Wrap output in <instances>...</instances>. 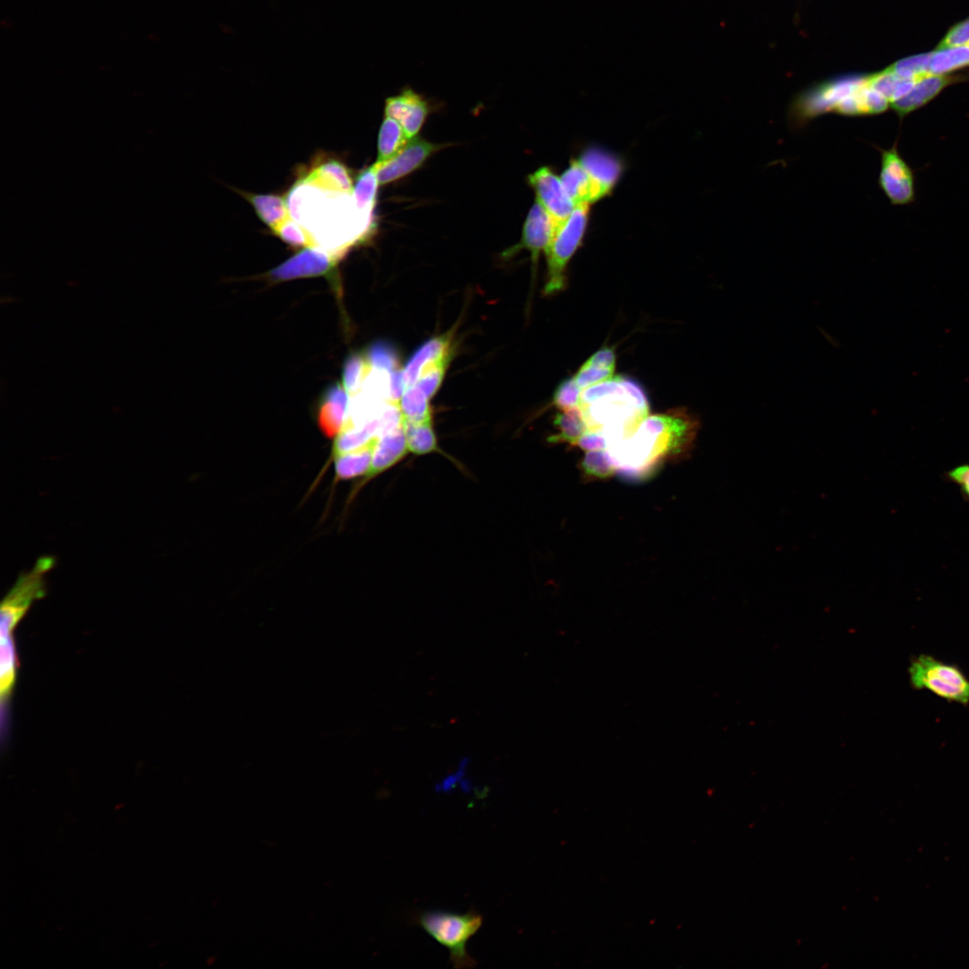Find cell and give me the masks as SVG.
Returning a JSON list of instances; mask_svg holds the SVG:
<instances>
[{
  "label": "cell",
  "instance_id": "cell-1",
  "mask_svg": "<svg viewBox=\"0 0 969 969\" xmlns=\"http://www.w3.org/2000/svg\"><path fill=\"white\" fill-rule=\"evenodd\" d=\"M700 422L685 408L648 415L633 434L608 449L616 471L629 477L650 474L663 460L685 457L694 447Z\"/></svg>",
  "mask_w": 969,
  "mask_h": 969
},
{
  "label": "cell",
  "instance_id": "cell-2",
  "mask_svg": "<svg viewBox=\"0 0 969 969\" xmlns=\"http://www.w3.org/2000/svg\"><path fill=\"white\" fill-rule=\"evenodd\" d=\"M579 406L589 431L605 434L609 447L633 434L649 415L645 391L635 380L624 376L583 388Z\"/></svg>",
  "mask_w": 969,
  "mask_h": 969
},
{
  "label": "cell",
  "instance_id": "cell-3",
  "mask_svg": "<svg viewBox=\"0 0 969 969\" xmlns=\"http://www.w3.org/2000/svg\"><path fill=\"white\" fill-rule=\"evenodd\" d=\"M55 558L39 557L33 567L21 573L5 595L0 608V693L5 700L11 696L17 670V654L13 631L35 600L45 596V576L54 566Z\"/></svg>",
  "mask_w": 969,
  "mask_h": 969
},
{
  "label": "cell",
  "instance_id": "cell-4",
  "mask_svg": "<svg viewBox=\"0 0 969 969\" xmlns=\"http://www.w3.org/2000/svg\"><path fill=\"white\" fill-rule=\"evenodd\" d=\"M415 923L431 938L450 952V962L455 969H471L476 961L469 955L467 945L483 924V916L476 911L456 913L429 910L418 913Z\"/></svg>",
  "mask_w": 969,
  "mask_h": 969
},
{
  "label": "cell",
  "instance_id": "cell-5",
  "mask_svg": "<svg viewBox=\"0 0 969 969\" xmlns=\"http://www.w3.org/2000/svg\"><path fill=\"white\" fill-rule=\"evenodd\" d=\"M589 205H576L571 215L561 223L546 253L547 281L545 294L562 291L566 284V267L583 240L589 221Z\"/></svg>",
  "mask_w": 969,
  "mask_h": 969
},
{
  "label": "cell",
  "instance_id": "cell-6",
  "mask_svg": "<svg viewBox=\"0 0 969 969\" xmlns=\"http://www.w3.org/2000/svg\"><path fill=\"white\" fill-rule=\"evenodd\" d=\"M909 675L916 689H927L946 700L969 703V679L955 665L921 654L911 661Z\"/></svg>",
  "mask_w": 969,
  "mask_h": 969
},
{
  "label": "cell",
  "instance_id": "cell-7",
  "mask_svg": "<svg viewBox=\"0 0 969 969\" xmlns=\"http://www.w3.org/2000/svg\"><path fill=\"white\" fill-rule=\"evenodd\" d=\"M864 75H846L824 82L799 95L791 106V116L797 122L805 121L826 112H833L837 104L851 95L865 81Z\"/></svg>",
  "mask_w": 969,
  "mask_h": 969
},
{
  "label": "cell",
  "instance_id": "cell-8",
  "mask_svg": "<svg viewBox=\"0 0 969 969\" xmlns=\"http://www.w3.org/2000/svg\"><path fill=\"white\" fill-rule=\"evenodd\" d=\"M344 256L319 246L307 247L271 269L266 277L283 282L324 275L330 274Z\"/></svg>",
  "mask_w": 969,
  "mask_h": 969
},
{
  "label": "cell",
  "instance_id": "cell-9",
  "mask_svg": "<svg viewBox=\"0 0 969 969\" xmlns=\"http://www.w3.org/2000/svg\"><path fill=\"white\" fill-rule=\"evenodd\" d=\"M877 149L881 154L878 176L880 188L892 205H903L913 202L914 175L911 167L901 156L897 144L895 143L889 149Z\"/></svg>",
  "mask_w": 969,
  "mask_h": 969
},
{
  "label": "cell",
  "instance_id": "cell-10",
  "mask_svg": "<svg viewBox=\"0 0 969 969\" xmlns=\"http://www.w3.org/2000/svg\"><path fill=\"white\" fill-rule=\"evenodd\" d=\"M528 181L537 195V201L559 226L571 215L575 204L568 196L561 178L549 167L537 169L528 177Z\"/></svg>",
  "mask_w": 969,
  "mask_h": 969
},
{
  "label": "cell",
  "instance_id": "cell-11",
  "mask_svg": "<svg viewBox=\"0 0 969 969\" xmlns=\"http://www.w3.org/2000/svg\"><path fill=\"white\" fill-rule=\"evenodd\" d=\"M440 146L420 137H414L392 159L376 163L380 186H383L408 175L417 170Z\"/></svg>",
  "mask_w": 969,
  "mask_h": 969
},
{
  "label": "cell",
  "instance_id": "cell-12",
  "mask_svg": "<svg viewBox=\"0 0 969 969\" xmlns=\"http://www.w3.org/2000/svg\"><path fill=\"white\" fill-rule=\"evenodd\" d=\"M384 111L386 116L399 122L410 140L422 128L430 112V106L423 95L410 87H406L398 94L386 100Z\"/></svg>",
  "mask_w": 969,
  "mask_h": 969
},
{
  "label": "cell",
  "instance_id": "cell-13",
  "mask_svg": "<svg viewBox=\"0 0 969 969\" xmlns=\"http://www.w3.org/2000/svg\"><path fill=\"white\" fill-rule=\"evenodd\" d=\"M557 227L552 217L536 200L527 214L520 242L514 247V250H528L535 264L539 254L546 251Z\"/></svg>",
  "mask_w": 969,
  "mask_h": 969
},
{
  "label": "cell",
  "instance_id": "cell-14",
  "mask_svg": "<svg viewBox=\"0 0 969 969\" xmlns=\"http://www.w3.org/2000/svg\"><path fill=\"white\" fill-rule=\"evenodd\" d=\"M347 393L341 384L336 383L328 387L319 399L316 422L326 438L336 437L344 425L348 403Z\"/></svg>",
  "mask_w": 969,
  "mask_h": 969
},
{
  "label": "cell",
  "instance_id": "cell-15",
  "mask_svg": "<svg viewBox=\"0 0 969 969\" xmlns=\"http://www.w3.org/2000/svg\"><path fill=\"white\" fill-rule=\"evenodd\" d=\"M956 77L948 74H925L917 77L912 90L903 98L890 104L900 118L924 106L934 99Z\"/></svg>",
  "mask_w": 969,
  "mask_h": 969
},
{
  "label": "cell",
  "instance_id": "cell-16",
  "mask_svg": "<svg viewBox=\"0 0 969 969\" xmlns=\"http://www.w3.org/2000/svg\"><path fill=\"white\" fill-rule=\"evenodd\" d=\"M578 161L588 171L603 196L608 195L622 173L621 162L612 154L596 148L582 153Z\"/></svg>",
  "mask_w": 969,
  "mask_h": 969
},
{
  "label": "cell",
  "instance_id": "cell-17",
  "mask_svg": "<svg viewBox=\"0 0 969 969\" xmlns=\"http://www.w3.org/2000/svg\"><path fill=\"white\" fill-rule=\"evenodd\" d=\"M407 451L403 424L381 435L375 447L371 467L364 476L362 484L397 464L406 456Z\"/></svg>",
  "mask_w": 969,
  "mask_h": 969
},
{
  "label": "cell",
  "instance_id": "cell-18",
  "mask_svg": "<svg viewBox=\"0 0 969 969\" xmlns=\"http://www.w3.org/2000/svg\"><path fill=\"white\" fill-rule=\"evenodd\" d=\"M575 205H590L602 197V192L578 160H573L560 177Z\"/></svg>",
  "mask_w": 969,
  "mask_h": 969
},
{
  "label": "cell",
  "instance_id": "cell-19",
  "mask_svg": "<svg viewBox=\"0 0 969 969\" xmlns=\"http://www.w3.org/2000/svg\"><path fill=\"white\" fill-rule=\"evenodd\" d=\"M334 191L353 194L354 182L347 167L336 159L320 162L301 179Z\"/></svg>",
  "mask_w": 969,
  "mask_h": 969
},
{
  "label": "cell",
  "instance_id": "cell-20",
  "mask_svg": "<svg viewBox=\"0 0 969 969\" xmlns=\"http://www.w3.org/2000/svg\"><path fill=\"white\" fill-rule=\"evenodd\" d=\"M450 355V338L447 336L433 337L424 343L410 358L403 370L406 388L415 385L423 369L438 360Z\"/></svg>",
  "mask_w": 969,
  "mask_h": 969
},
{
  "label": "cell",
  "instance_id": "cell-21",
  "mask_svg": "<svg viewBox=\"0 0 969 969\" xmlns=\"http://www.w3.org/2000/svg\"><path fill=\"white\" fill-rule=\"evenodd\" d=\"M379 438L373 437L366 444L334 458L335 480L345 481L365 476L371 467Z\"/></svg>",
  "mask_w": 969,
  "mask_h": 969
},
{
  "label": "cell",
  "instance_id": "cell-22",
  "mask_svg": "<svg viewBox=\"0 0 969 969\" xmlns=\"http://www.w3.org/2000/svg\"><path fill=\"white\" fill-rule=\"evenodd\" d=\"M238 192L252 205L260 221L272 231L291 216L287 199L275 194Z\"/></svg>",
  "mask_w": 969,
  "mask_h": 969
},
{
  "label": "cell",
  "instance_id": "cell-23",
  "mask_svg": "<svg viewBox=\"0 0 969 969\" xmlns=\"http://www.w3.org/2000/svg\"><path fill=\"white\" fill-rule=\"evenodd\" d=\"M554 425L558 432L548 437V441L552 443L564 442L576 446L579 439L589 432L579 406L560 410L554 418Z\"/></svg>",
  "mask_w": 969,
  "mask_h": 969
},
{
  "label": "cell",
  "instance_id": "cell-24",
  "mask_svg": "<svg viewBox=\"0 0 969 969\" xmlns=\"http://www.w3.org/2000/svg\"><path fill=\"white\" fill-rule=\"evenodd\" d=\"M409 140L396 119L386 116L378 135V156L376 163H383L397 155Z\"/></svg>",
  "mask_w": 969,
  "mask_h": 969
},
{
  "label": "cell",
  "instance_id": "cell-25",
  "mask_svg": "<svg viewBox=\"0 0 969 969\" xmlns=\"http://www.w3.org/2000/svg\"><path fill=\"white\" fill-rule=\"evenodd\" d=\"M379 185L375 163L360 172L354 186L352 196L361 214L371 215L376 203Z\"/></svg>",
  "mask_w": 969,
  "mask_h": 969
},
{
  "label": "cell",
  "instance_id": "cell-26",
  "mask_svg": "<svg viewBox=\"0 0 969 969\" xmlns=\"http://www.w3.org/2000/svg\"><path fill=\"white\" fill-rule=\"evenodd\" d=\"M969 65V45L938 48L930 52V74H947Z\"/></svg>",
  "mask_w": 969,
  "mask_h": 969
},
{
  "label": "cell",
  "instance_id": "cell-27",
  "mask_svg": "<svg viewBox=\"0 0 969 969\" xmlns=\"http://www.w3.org/2000/svg\"><path fill=\"white\" fill-rule=\"evenodd\" d=\"M403 426L408 451L423 455L438 450L432 421L412 422L403 419Z\"/></svg>",
  "mask_w": 969,
  "mask_h": 969
},
{
  "label": "cell",
  "instance_id": "cell-28",
  "mask_svg": "<svg viewBox=\"0 0 969 969\" xmlns=\"http://www.w3.org/2000/svg\"><path fill=\"white\" fill-rule=\"evenodd\" d=\"M428 399L416 384L407 387L399 401L403 419L412 422L432 421Z\"/></svg>",
  "mask_w": 969,
  "mask_h": 969
},
{
  "label": "cell",
  "instance_id": "cell-29",
  "mask_svg": "<svg viewBox=\"0 0 969 969\" xmlns=\"http://www.w3.org/2000/svg\"><path fill=\"white\" fill-rule=\"evenodd\" d=\"M371 368V365L362 354L353 353L347 356L344 364L343 383L344 388L351 396L359 392Z\"/></svg>",
  "mask_w": 969,
  "mask_h": 969
},
{
  "label": "cell",
  "instance_id": "cell-30",
  "mask_svg": "<svg viewBox=\"0 0 969 969\" xmlns=\"http://www.w3.org/2000/svg\"><path fill=\"white\" fill-rule=\"evenodd\" d=\"M581 473L589 479H604L616 472V466L607 450H589L581 461Z\"/></svg>",
  "mask_w": 969,
  "mask_h": 969
},
{
  "label": "cell",
  "instance_id": "cell-31",
  "mask_svg": "<svg viewBox=\"0 0 969 969\" xmlns=\"http://www.w3.org/2000/svg\"><path fill=\"white\" fill-rule=\"evenodd\" d=\"M272 232L293 248L317 246L307 229L292 216L279 224Z\"/></svg>",
  "mask_w": 969,
  "mask_h": 969
},
{
  "label": "cell",
  "instance_id": "cell-32",
  "mask_svg": "<svg viewBox=\"0 0 969 969\" xmlns=\"http://www.w3.org/2000/svg\"><path fill=\"white\" fill-rule=\"evenodd\" d=\"M372 368L393 371L398 369L399 358L395 348L384 342H377L370 345L364 354Z\"/></svg>",
  "mask_w": 969,
  "mask_h": 969
},
{
  "label": "cell",
  "instance_id": "cell-33",
  "mask_svg": "<svg viewBox=\"0 0 969 969\" xmlns=\"http://www.w3.org/2000/svg\"><path fill=\"white\" fill-rule=\"evenodd\" d=\"M450 358V355L446 356L426 365L423 369L415 384L423 391L428 398H431L440 387Z\"/></svg>",
  "mask_w": 969,
  "mask_h": 969
},
{
  "label": "cell",
  "instance_id": "cell-34",
  "mask_svg": "<svg viewBox=\"0 0 969 969\" xmlns=\"http://www.w3.org/2000/svg\"><path fill=\"white\" fill-rule=\"evenodd\" d=\"M930 53L919 54L900 59L889 65L887 69L900 78H917L928 73Z\"/></svg>",
  "mask_w": 969,
  "mask_h": 969
},
{
  "label": "cell",
  "instance_id": "cell-35",
  "mask_svg": "<svg viewBox=\"0 0 969 969\" xmlns=\"http://www.w3.org/2000/svg\"><path fill=\"white\" fill-rule=\"evenodd\" d=\"M581 388L576 384L573 378H568L562 381L553 396V404L560 410L578 406L580 403Z\"/></svg>",
  "mask_w": 969,
  "mask_h": 969
},
{
  "label": "cell",
  "instance_id": "cell-36",
  "mask_svg": "<svg viewBox=\"0 0 969 969\" xmlns=\"http://www.w3.org/2000/svg\"><path fill=\"white\" fill-rule=\"evenodd\" d=\"M615 370L583 363L573 377L581 388L607 380L614 377Z\"/></svg>",
  "mask_w": 969,
  "mask_h": 969
},
{
  "label": "cell",
  "instance_id": "cell-37",
  "mask_svg": "<svg viewBox=\"0 0 969 969\" xmlns=\"http://www.w3.org/2000/svg\"><path fill=\"white\" fill-rule=\"evenodd\" d=\"M969 45V18L956 23L940 40L938 48Z\"/></svg>",
  "mask_w": 969,
  "mask_h": 969
},
{
  "label": "cell",
  "instance_id": "cell-38",
  "mask_svg": "<svg viewBox=\"0 0 969 969\" xmlns=\"http://www.w3.org/2000/svg\"><path fill=\"white\" fill-rule=\"evenodd\" d=\"M576 446H579L584 450H607L609 447V441L607 437L598 432H587L577 441Z\"/></svg>",
  "mask_w": 969,
  "mask_h": 969
},
{
  "label": "cell",
  "instance_id": "cell-39",
  "mask_svg": "<svg viewBox=\"0 0 969 969\" xmlns=\"http://www.w3.org/2000/svg\"><path fill=\"white\" fill-rule=\"evenodd\" d=\"M616 356L613 348L604 346L595 352L585 363L606 369H615Z\"/></svg>",
  "mask_w": 969,
  "mask_h": 969
},
{
  "label": "cell",
  "instance_id": "cell-40",
  "mask_svg": "<svg viewBox=\"0 0 969 969\" xmlns=\"http://www.w3.org/2000/svg\"><path fill=\"white\" fill-rule=\"evenodd\" d=\"M947 477L956 483L962 493L969 499V464L957 466L947 472Z\"/></svg>",
  "mask_w": 969,
  "mask_h": 969
},
{
  "label": "cell",
  "instance_id": "cell-41",
  "mask_svg": "<svg viewBox=\"0 0 969 969\" xmlns=\"http://www.w3.org/2000/svg\"><path fill=\"white\" fill-rule=\"evenodd\" d=\"M406 385L404 380L403 371L397 369L390 372L389 376V400L399 402Z\"/></svg>",
  "mask_w": 969,
  "mask_h": 969
}]
</instances>
